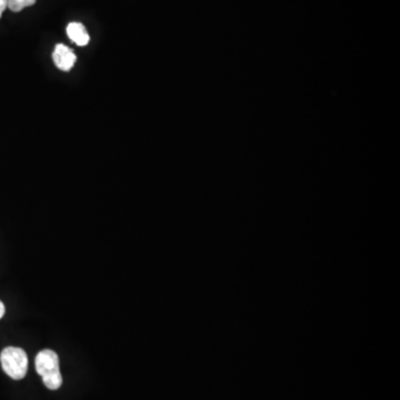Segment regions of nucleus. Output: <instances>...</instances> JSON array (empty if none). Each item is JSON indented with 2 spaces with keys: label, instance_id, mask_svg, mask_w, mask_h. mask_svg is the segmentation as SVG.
<instances>
[{
  "label": "nucleus",
  "instance_id": "0eeeda50",
  "mask_svg": "<svg viewBox=\"0 0 400 400\" xmlns=\"http://www.w3.org/2000/svg\"><path fill=\"white\" fill-rule=\"evenodd\" d=\"M6 308L5 305H4L3 301H0V319L3 318L4 315H5Z\"/></svg>",
  "mask_w": 400,
  "mask_h": 400
},
{
  "label": "nucleus",
  "instance_id": "f03ea898",
  "mask_svg": "<svg viewBox=\"0 0 400 400\" xmlns=\"http://www.w3.org/2000/svg\"><path fill=\"white\" fill-rule=\"evenodd\" d=\"M0 363L4 371L11 378L20 380L28 370V357L26 351L18 347H6L0 354Z\"/></svg>",
  "mask_w": 400,
  "mask_h": 400
},
{
  "label": "nucleus",
  "instance_id": "20e7f679",
  "mask_svg": "<svg viewBox=\"0 0 400 400\" xmlns=\"http://www.w3.org/2000/svg\"><path fill=\"white\" fill-rule=\"evenodd\" d=\"M67 35H68L69 39L78 46H86L89 42V35L84 25L80 23H70L67 26Z\"/></svg>",
  "mask_w": 400,
  "mask_h": 400
},
{
  "label": "nucleus",
  "instance_id": "423d86ee",
  "mask_svg": "<svg viewBox=\"0 0 400 400\" xmlns=\"http://www.w3.org/2000/svg\"><path fill=\"white\" fill-rule=\"evenodd\" d=\"M8 8V0H0V18L3 16L4 11Z\"/></svg>",
  "mask_w": 400,
  "mask_h": 400
},
{
  "label": "nucleus",
  "instance_id": "39448f33",
  "mask_svg": "<svg viewBox=\"0 0 400 400\" xmlns=\"http://www.w3.org/2000/svg\"><path fill=\"white\" fill-rule=\"evenodd\" d=\"M36 0H8V8L11 11L18 13L26 7L35 5Z\"/></svg>",
  "mask_w": 400,
  "mask_h": 400
},
{
  "label": "nucleus",
  "instance_id": "f257e3e1",
  "mask_svg": "<svg viewBox=\"0 0 400 400\" xmlns=\"http://www.w3.org/2000/svg\"><path fill=\"white\" fill-rule=\"evenodd\" d=\"M35 366L48 389L57 390L61 387L63 376L59 367V357L54 350L44 349L39 351L36 356Z\"/></svg>",
  "mask_w": 400,
  "mask_h": 400
},
{
  "label": "nucleus",
  "instance_id": "7ed1b4c3",
  "mask_svg": "<svg viewBox=\"0 0 400 400\" xmlns=\"http://www.w3.org/2000/svg\"><path fill=\"white\" fill-rule=\"evenodd\" d=\"M54 63L61 70L69 71L76 63V55L70 48L63 44L56 46L53 53Z\"/></svg>",
  "mask_w": 400,
  "mask_h": 400
}]
</instances>
